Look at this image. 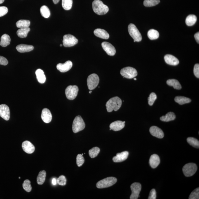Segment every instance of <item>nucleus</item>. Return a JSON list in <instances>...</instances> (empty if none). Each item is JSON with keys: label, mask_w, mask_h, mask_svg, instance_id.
<instances>
[{"label": "nucleus", "mask_w": 199, "mask_h": 199, "mask_svg": "<svg viewBox=\"0 0 199 199\" xmlns=\"http://www.w3.org/2000/svg\"><path fill=\"white\" fill-rule=\"evenodd\" d=\"M19 178H20V179L21 178V177H19Z\"/></svg>", "instance_id": "13d9d810"}, {"label": "nucleus", "mask_w": 199, "mask_h": 199, "mask_svg": "<svg viewBox=\"0 0 199 199\" xmlns=\"http://www.w3.org/2000/svg\"><path fill=\"white\" fill-rule=\"evenodd\" d=\"M52 1H53L54 3L55 4H56L58 3L60 0H52Z\"/></svg>", "instance_id": "3c124183"}, {"label": "nucleus", "mask_w": 199, "mask_h": 199, "mask_svg": "<svg viewBox=\"0 0 199 199\" xmlns=\"http://www.w3.org/2000/svg\"><path fill=\"white\" fill-rule=\"evenodd\" d=\"M16 49L19 52L21 53L29 52L33 51L34 47L33 45H26V44H21L17 46Z\"/></svg>", "instance_id": "412c9836"}, {"label": "nucleus", "mask_w": 199, "mask_h": 199, "mask_svg": "<svg viewBox=\"0 0 199 199\" xmlns=\"http://www.w3.org/2000/svg\"><path fill=\"white\" fill-rule=\"evenodd\" d=\"M8 10L5 6L0 7V17L3 16L8 13Z\"/></svg>", "instance_id": "c03bdc74"}, {"label": "nucleus", "mask_w": 199, "mask_h": 199, "mask_svg": "<svg viewBox=\"0 0 199 199\" xmlns=\"http://www.w3.org/2000/svg\"><path fill=\"white\" fill-rule=\"evenodd\" d=\"M84 159L83 155L81 154H78L76 157V163L78 166L80 167L84 163Z\"/></svg>", "instance_id": "79ce46f5"}, {"label": "nucleus", "mask_w": 199, "mask_h": 199, "mask_svg": "<svg viewBox=\"0 0 199 199\" xmlns=\"http://www.w3.org/2000/svg\"><path fill=\"white\" fill-rule=\"evenodd\" d=\"M156 190L154 189H152L150 191L148 199H156Z\"/></svg>", "instance_id": "49530a36"}, {"label": "nucleus", "mask_w": 199, "mask_h": 199, "mask_svg": "<svg viewBox=\"0 0 199 199\" xmlns=\"http://www.w3.org/2000/svg\"><path fill=\"white\" fill-rule=\"evenodd\" d=\"M23 188L24 190L28 193H29L32 190V187L31 185L30 181L29 180H26L24 181L23 184Z\"/></svg>", "instance_id": "58836bf2"}, {"label": "nucleus", "mask_w": 199, "mask_h": 199, "mask_svg": "<svg viewBox=\"0 0 199 199\" xmlns=\"http://www.w3.org/2000/svg\"><path fill=\"white\" fill-rule=\"evenodd\" d=\"M129 155L128 151H124L120 153H117V155L113 158L114 162L118 163L123 162L127 159Z\"/></svg>", "instance_id": "a211bd4d"}, {"label": "nucleus", "mask_w": 199, "mask_h": 199, "mask_svg": "<svg viewBox=\"0 0 199 199\" xmlns=\"http://www.w3.org/2000/svg\"><path fill=\"white\" fill-rule=\"evenodd\" d=\"M117 182V179L115 177H108L101 180L97 183L96 187L100 189L108 188L115 185Z\"/></svg>", "instance_id": "7ed1b4c3"}, {"label": "nucleus", "mask_w": 199, "mask_h": 199, "mask_svg": "<svg viewBox=\"0 0 199 199\" xmlns=\"http://www.w3.org/2000/svg\"><path fill=\"white\" fill-rule=\"evenodd\" d=\"M134 42H136V41H135V40H134Z\"/></svg>", "instance_id": "4d7b16f0"}, {"label": "nucleus", "mask_w": 199, "mask_h": 199, "mask_svg": "<svg viewBox=\"0 0 199 199\" xmlns=\"http://www.w3.org/2000/svg\"><path fill=\"white\" fill-rule=\"evenodd\" d=\"M8 64V61L6 58L3 56H0V65H6Z\"/></svg>", "instance_id": "de8ad7c7"}, {"label": "nucleus", "mask_w": 199, "mask_h": 199, "mask_svg": "<svg viewBox=\"0 0 199 199\" xmlns=\"http://www.w3.org/2000/svg\"><path fill=\"white\" fill-rule=\"evenodd\" d=\"M148 36L150 40H156L159 37V34L158 31L155 30L150 29L148 32Z\"/></svg>", "instance_id": "473e14b6"}, {"label": "nucleus", "mask_w": 199, "mask_h": 199, "mask_svg": "<svg viewBox=\"0 0 199 199\" xmlns=\"http://www.w3.org/2000/svg\"><path fill=\"white\" fill-rule=\"evenodd\" d=\"M157 95L154 93H152L148 98V104L149 105L152 106L154 104V102L157 99Z\"/></svg>", "instance_id": "ea45409f"}, {"label": "nucleus", "mask_w": 199, "mask_h": 199, "mask_svg": "<svg viewBox=\"0 0 199 199\" xmlns=\"http://www.w3.org/2000/svg\"><path fill=\"white\" fill-rule=\"evenodd\" d=\"M130 35L136 42H140L142 40V37L139 31L134 24H130L128 27Z\"/></svg>", "instance_id": "423d86ee"}, {"label": "nucleus", "mask_w": 199, "mask_h": 199, "mask_svg": "<svg viewBox=\"0 0 199 199\" xmlns=\"http://www.w3.org/2000/svg\"><path fill=\"white\" fill-rule=\"evenodd\" d=\"M94 34L97 37L104 39H108L109 38V34L104 29H97L94 32Z\"/></svg>", "instance_id": "4be33fe9"}, {"label": "nucleus", "mask_w": 199, "mask_h": 199, "mask_svg": "<svg viewBox=\"0 0 199 199\" xmlns=\"http://www.w3.org/2000/svg\"><path fill=\"white\" fill-rule=\"evenodd\" d=\"M142 186L141 184L139 183H134L132 184L131 189L132 191V194L130 196V199H137L139 197Z\"/></svg>", "instance_id": "9b49d317"}, {"label": "nucleus", "mask_w": 199, "mask_h": 199, "mask_svg": "<svg viewBox=\"0 0 199 199\" xmlns=\"http://www.w3.org/2000/svg\"><path fill=\"white\" fill-rule=\"evenodd\" d=\"M160 3V0H144L143 5L145 7H149L155 6Z\"/></svg>", "instance_id": "f704fd0d"}, {"label": "nucleus", "mask_w": 199, "mask_h": 199, "mask_svg": "<svg viewBox=\"0 0 199 199\" xmlns=\"http://www.w3.org/2000/svg\"><path fill=\"white\" fill-rule=\"evenodd\" d=\"M125 127V123L121 121H117L111 123L110 126V129L115 131H120Z\"/></svg>", "instance_id": "aec40b11"}, {"label": "nucleus", "mask_w": 199, "mask_h": 199, "mask_svg": "<svg viewBox=\"0 0 199 199\" xmlns=\"http://www.w3.org/2000/svg\"><path fill=\"white\" fill-rule=\"evenodd\" d=\"M120 73L124 78L129 79L134 78L138 75L136 69L131 67H127L122 68L121 70Z\"/></svg>", "instance_id": "39448f33"}, {"label": "nucleus", "mask_w": 199, "mask_h": 199, "mask_svg": "<svg viewBox=\"0 0 199 199\" xmlns=\"http://www.w3.org/2000/svg\"><path fill=\"white\" fill-rule=\"evenodd\" d=\"M0 117L6 121H8L10 119V109L6 105H0Z\"/></svg>", "instance_id": "f8f14e48"}, {"label": "nucleus", "mask_w": 199, "mask_h": 199, "mask_svg": "<svg viewBox=\"0 0 199 199\" xmlns=\"http://www.w3.org/2000/svg\"><path fill=\"white\" fill-rule=\"evenodd\" d=\"M149 131L152 135L157 138L162 139L164 137L163 131L161 128L156 126H152L150 128Z\"/></svg>", "instance_id": "2eb2a0df"}, {"label": "nucleus", "mask_w": 199, "mask_h": 199, "mask_svg": "<svg viewBox=\"0 0 199 199\" xmlns=\"http://www.w3.org/2000/svg\"><path fill=\"white\" fill-rule=\"evenodd\" d=\"M62 44H60V47H62Z\"/></svg>", "instance_id": "6e6d98bb"}, {"label": "nucleus", "mask_w": 199, "mask_h": 199, "mask_svg": "<svg viewBox=\"0 0 199 199\" xmlns=\"http://www.w3.org/2000/svg\"><path fill=\"white\" fill-rule=\"evenodd\" d=\"M36 75L38 81L40 83L43 84L45 82L46 76L44 71L41 69H38L36 71Z\"/></svg>", "instance_id": "b1692460"}, {"label": "nucleus", "mask_w": 199, "mask_h": 199, "mask_svg": "<svg viewBox=\"0 0 199 199\" xmlns=\"http://www.w3.org/2000/svg\"><path fill=\"white\" fill-rule=\"evenodd\" d=\"M188 143L193 147L199 148V142L198 140L193 137H189L187 139Z\"/></svg>", "instance_id": "c9c22d12"}, {"label": "nucleus", "mask_w": 199, "mask_h": 199, "mask_svg": "<svg viewBox=\"0 0 199 199\" xmlns=\"http://www.w3.org/2000/svg\"><path fill=\"white\" fill-rule=\"evenodd\" d=\"M175 114L174 113L170 112L167 113L165 116H163L160 118V119L162 121L169 122L174 120L176 119Z\"/></svg>", "instance_id": "bb28decb"}, {"label": "nucleus", "mask_w": 199, "mask_h": 199, "mask_svg": "<svg viewBox=\"0 0 199 199\" xmlns=\"http://www.w3.org/2000/svg\"><path fill=\"white\" fill-rule=\"evenodd\" d=\"M165 62L169 65L176 66L179 63L178 59L174 56L170 54L166 55L164 57Z\"/></svg>", "instance_id": "6ab92c4d"}, {"label": "nucleus", "mask_w": 199, "mask_h": 199, "mask_svg": "<svg viewBox=\"0 0 199 199\" xmlns=\"http://www.w3.org/2000/svg\"><path fill=\"white\" fill-rule=\"evenodd\" d=\"M175 101L180 105H183L190 103L191 100L189 98L184 96H176L174 99Z\"/></svg>", "instance_id": "cd10ccee"}, {"label": "nucleus", "mask_w": 199, "mask_h": 199, "mask_svg": "<svg viewBox=\"0 0 199 199\" xmlns=\"http://www.w3.org/2000/svg\"><path fill=\"white\" fill-rule=\"evenodd\" d=\"M66 178L64 176H60L57 179V183L59 185L64 186L66 185Z\"/></svg>", "instance_id": "37998d69"}, {"label": "nucleus", "mask_w": 199, "mask_h": 199, "mask_svg": "<svg viewBox=\"0 0 199 199\" xmlns=\"http://www.w3.org/2000/svg\"><path fill=\"white\" fill-rule=\"evenodd\" d=\"M197 170V167L196 164L191 163L186 164L183 168V171L185 176H192Z\"/></svg>", "instance_id": "0eeeda50"}, {"label": "nucleus", "mask_w": 199, "mask_h": 199, "mask_svg": "<svg viewBox=\"0 0 199 199\" xmlns=\"http://www.w3.org/2000/svg\"><path fill=\"white\" fill-rule=\"evenodd\" d=\"M0 45L2 47H6L10 44L11 39L8 35L3 34L1 37Z\"/></svg>", "instance_id": "a878e982"}, {"label": "nucleus", "mask_w": 199, "mask_h": 199, "mask_svg": "<svg viewBox=\"0 0 199 199\" xmlns=\"http://www.w3.org/2000/svg\"><path fill=\"white\" fill-rule=\"evenodd\" d=\"M41 117L45 123H49L52 119V115L51 111L48 108L43 109L42 111Z\"/></svg>", "instance_id": "f3484780"}, {"label": "nucleus", "mask_w": 199, "mask_h": 199, "mask_svg": "<svg viewBox=\"0 0 199 199\" xmlns=\"http://www.w3.org/2000/svg\"><path fill=\"white\" fill-rule=\"evenodd\" d=\"M30 25V21L28 20H21L17 21L16 25L19 28H25L29 27Z\"/></svg>", "instance_id": "2f4dec72"}, {"label": "nucleus", "mask_w": 199, "mask_h": 199, "mask_svg": "<svg viewBox=\"0 0 199 199\" xmlns=\"http://www.w3.org/2000/svg\"><path fill=\"white\" fill-rule=\"evenodd\" d=\"M189 199H199V188H198L194 190L189 196Z\"/></svg>", "instance_id": "a19ab883"}, {"label": "nucleus", "mask_w": 199, "mask_h": 199, "mask_svg": "<svg viewBox=\"0 0 199 199\" xmlns=\"http://www.w3.org/2000/svg\"><path fill=\"white\" fill-rule=\"evenodd\" d=\"M72 0H62V6L65 10H70L72 7Z\"/></svg>", "instance_id": "e433bc0d"}, {"label": "nucleus", "mask_w": 199, "mask_h": 199, "mask_svg": "<svg viewBox=\"0 0 199 199\" xmlns=\"http://www.w3.org/2000/svg\"><path fill=\"white\" fill-rule=\"evenodd\" d=\"M99 78L96 74L93 73L90 75L87 79V84L89 89H95L99 83Z\"/></svg>", "instance_id": "6e6552de"}, {"label": "nucleus", "mask_w": 199, "mask_h": 199, "mask_svg": "<svg viewBox=\"0 0 199 199\" xmlns=\"http://www.w3.org/2000/svg\"><path fill=\"white\" fill-rule=\"evenodd\" d=\"M160 163L159 157L156 154H154L150 156L149 159V164L153 169H155L158 166Z\"/></svg>", "instance_id": "5701e85b"}, {"label": "nucleus", "mask_w": 199, "mask_h": 199, "mask_svg": "<svg viewBox=\"0 0 199 199\" xmlns=\"http://www.w3.org/2000/svg\"><path fill=\"white\" fill-rule=\"evenodd\" d=\"M167 84L169 86H173L176 89L180 90L182 88L179 82L176 79H169L167 81Z\"/></svg>", "instance_id": "393cba45"}, {"label": "nucleus", "mask_w": 199, "mask_h": 199, "mask_svg": "<svg viewBox=\"0 0 199 199\" xmlns=\"http://www.w3.org/2000/svg\"><path fill=\"white\" fill-rule=\"evenodd\" d=\"M85 128V124L83 118L80 115H78L75 118L72 124V131L76 133L82 131Z\"/></svg>", "instance_id": "20e7f679"}, {"label": "nucleus", "mask_w": 199, "mask_h": 199, "mask_svg": "<svg viewBox=\"0 0 199 199\" xmlns=\"http://www.w3.org/2000/svg\"><path fill=\"white\" fill-rule=\"evenodd\" d=\"M122 105V100L118 97H114L110 99L106 104L107 112H111L113 110L118 111Z\"/></svg>", "instance_id": "f257e3e1"}, {"label": "nucleus", "mask_w": 199, "mask_h": 199, "mask_svg": "<svg viewBox=\"0 0 199 199\" xmlns=\"http://www.w3.org/2000/svg\"><path fill=\"white\" fill-rule=\"evenodd\" d=\"M46 172L45 170L41 171L39 172L37 178V182L39 185H42L45 182Z\"/></svg>", "instance_id": "c85d7f7f"}, {"label": "nucleus", "mask_w": 199, "mask_h": 199, "mask_svg": "<svg viewBox=\"0 0 199 199\" xmlns=\"http://www.w3.org/2000/svg\"><path fill=\"white\" fill-rule=\"evenodd\" d=\"M89 93H92V91H89Z\"/></svg>", "instance_id": "864d4df0"}, {"label": "nucleus", "mask_w": 199, "mask_h": 199, "mask_svg": "<svg viewBox=\"0 0 199 199\" xmlns=\"http://www.w3.org/2000/svg\"><path fill=\"white\" fill-rule=\"evenodd\" d=\"M100 152V149L99 148L95 147L90 150L89 153L90 157L91 158H94L97 156Z\"/></svg>", "instance_id": "4c0bfd02"}, {"label": "nucleus", "mask_w": 199, "mask_h": 199, "mask_svg": "<svg viewBox=\"0 0 199 199\" xmlns=\"http://www.w3.org/2000/svg\"><path fill=\"white\" fill-rule=\"evenodd\" d=\"M72 62L70 60H68L64 64H58L56 66V68L60 72L64 73L70 70L72 68Z\"/></svg>", "instance_id": "4468645a"}, {"label": "nucleus", "mask_w": 199, "mask_h": 199, "mask_svg": "<svg viewBox=\"0 0 199 199\" xmlns=\"http://www.w3.org/2000/svg\"><path fill=\"white\" fill-rule=\"evenodd\" d=\"M23 150L28 154H32L35 151V147L31 142L26 141L23 142L22 144Z\"/></svg>", "instance_id": "dca6fc26"}, {"label": "nucleus", "mask_w": 199, "mask_h": 199, "mask_svg": "<svg viewBox=\"0 0 199 199\" xmlns=\"http://www.w3.org/2000/svg\"><path fill=\"white\" fill-rule=\"evenodd\" d=\"M30 29L29 27L25 28H21L17 32V34L18 37L21 38H24L27 37L28 33L30 31Z\"/></svg>", "instance_id": "c756f323"}, {"label": "nucleus", "mask_w": 199, "mask_h": 199, "mask_svg": "<svg viewBox=\"0 0 199 199\" xmlns=\"http://www.w3.org/2000/svg\"><path fill=\"white\" fill-rule=\"evenodd\" d=\"M78 87L76 85L68 86L66 89L65 93L67 98L69 100H73L77 97Z\"/></svg>", "instance_id": "1a4fd4ad"}, {"label": "nucleus", "mask_w": 199, "mask_h": 199, "mask_svg": "<svg viewBox=\"0 0 199 199\" xmlns=\"http://www.w3.org/2000/svg\"><path fill=\"white\" fill-rule=\"evenodd\" d=\"M134 80H137V79H136V78H134Z\"/></svg>", "instance_id": "5fc2aeb1"}, {"label": "nucleus", "mask_w": 199, "mask_h": 199, "mask_svg": "<svg viewBox=\"0 0 199 199\" xmlns=\"http://www.w3.org/2000/svg\"><path fill=\"white\" fill-rule=\"evenodd\" d=\"M40 13L42 16L45 18H48L50 16V12L47 6H43L40 10Z\"/></svg>", "instance_id": "72a5a7b5"}, {"label": "nucleus", "mask_w": 199, "mask_h": 199, "mask_svg": "<svg viewBox=\"0 0 199 199\" xmlns=\"http://www.w3.org/2000/svg\"><path fill=\"white\" fill-rule=\"evenodd\" d=\"M92 8L95 13L99 15L105 14L109 11L108 7L100 0H95L93 2Z\"/></svg>", "instance_id": "f03ea898"}, {"label": "nucleus", "mask_w": 199, "mask_h": 199, "mask_svg": "<svg viewBox=\"0 0 199 199\" xmlns=\"http://www.w3.org/2000/svg\"><path fill=\"white\" fill-rule=\"evenodd\" d=\"M194 73L196 77L199 78V65L198 64L195 65L194 68Z\"/></svg>", "instance_id": "a18cd8bd"}, {"label": "nucleus", "mask_w": 199, "mask_h": 199, "mask_svg": "<svg viewBox=\"0 0 199 199\" xmlns=\"http://www.w3.org/2000/svg\"><path fill=\"white\" fill-rule=\"evenodd\" d=\"M197 21V17L195 15L190 14L187 17L185 23L188 26H192L196 23Z\"/></svg>", "instance_id": "7c9ffc66"}, {"label": "nucleus", "mask_w": 199, "mask_h": 199, "mask_svg": "<svg viewBox=\"0 0 199 199\" xmlns=\"http://www.w3.org/2000/svg\"><path fill=\"white\" fill-rule=\"evenodd\" d=\"M194 37L195 39L197 41L198 43L199 44V33L198 32V33H196V34L194 35Z\"/></svg>", "instance_id": "09e8293b"}, {"label": "nucleus", "mask_w": 199, "mask_h": 199, "mask_svg": "<svg viewBox=\"0 0 199 199\" xmlns=\"http://www.w3.org/2000/svg\"><path fill=\"white\" fill-rule=\"evenodd\" d=\"M4 1L5 0H0V4L2 3H3L4 2Z\"/></svg>", "instance_id": "603ef678"}, {"label": "nucleus", "mask_w": 199, "mask_h": 199, "mask_svg": "<svg viewBox=\"0 0 199 199\" xmlns=\"http://www.w3.org/2000/svg\"><path fill=\"white\" fill-rule=\"evenodd\" d=\"M123 122H124V123H125V122H126L125 121H124Z\"/></svg>", "instance_id": "bf43d9fd"}, {"label": "nucleus", "mask_w": 199, "mask_h": 199, "mask_svg": "<svg viewBox=\"0 0 199 199\" xmlns=\"http://www.w3.org/2000/svg\"><path fill=\"white\" fill-rule=\"evenodd\" d=\"M102 48L107 54L110 56H114L116 53V49L112 44L107 42H104L102 44Z\"/></svg>", "instance_id": "ddd939ff"}, {"label": "nucleus", "mask_w": 199, "mask_h": 199, "mask_svg": "<svg viewBox=\"0 0 199 199\" xmlns=\"http://www.w3.org/2000/svg\"><path fill=\"white\" fill-rule=\"evenodd\" d=\"M78 42V40L73 36L70 34L65 35L63 37V45L66 47L73 46Z\"/></svg>", "instance_id": "9d476101"}, {"label": "nucleus", "mask_w": 199, "mask_h": 199, "mask_svg": "<svg viewBox=\"0 0 199 199\" xmlns=\"http://www.w3.org/2000/svg\"><path fill=\"white\" fill-rule=\"evenodd\" d=\"M52 183L53 185H56L57 184V180L56 178H53L52 179Z\"/></svg>", "instance_id": "8fccbe9b"}]
</instances>
